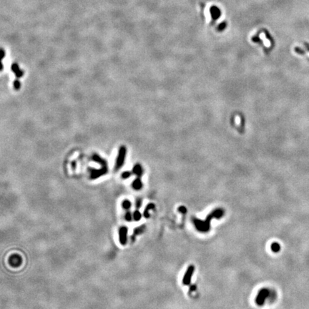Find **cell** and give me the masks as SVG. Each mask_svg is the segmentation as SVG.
Listing matches in <instances>:
<instances>
[{"label": "cell", "instance_id": "obj_2", "mask_svg": "<svg viewBox=\"0 0 309 309\" xmlns=\"http://www.w3.org/2000/svg\"><path fill=\"white\" fill-rule=\"evenodd\" d=\"M126 153H127V148L125 146L120 147L119 149V152H118V155L117 157V160H116L115 166H114L115 170H120L123 167V164L125 163Z\"/></svg>", "mask_w": 309, "mask_h": 309}, {"label": "cell", "instance_id": "obj_1", "mask_svg": "<svg viewBox=\"0 0 309 309\" xmlns=\"http://www.w3.org/2000/svg\"><path fill=\"white\" fill-rule=\"evenodd\" d=\"M223 214H224V212H223L222 210L217 209L213 211V213H211V214L208 216L207 219H206L205 221H202L198 220V219L195 218L193 220L194 224L198 230L201 232H207L210 229V221H211V219H213V217H215V218H220V217L223 215Z\"/></svg>", "mask_w": 309, "mask_h": 309}, {"label": "cell", "instance_id": "obj_11", "mask_svg": "<svg viewBox=\"0 0 309 309\" xmlns=\"http://www.w3.org/2000/svg\"><path fill=\"white\" fill-rule=\"evenodd\" d=\"M145 225H143V226H139V227H137V228H135L134 232H133V235L131 236V241L134 242L135 240V238H136V236H139V235L141 233H142L145 231Z\"/></svg>", "mask_w": 309, "mask_h": 309}, {"label": "cell", "instance_id": "obj_6", "mask_svg": "<svg viewBox=\"0 0 309 309\" xmlns=\"http://www.w3.org/2000/svg\"><path fill=\"white\" fill-rule=\"evenodd\" d=\"M210 12H211V18H212V24H214L215 21L218 20L220 18L221 15V11L220 9L218 8V7H216V6L213 5L212 6L210 9Z\"/></svg>", "mask_w": 309, "mask_h": 309}, {"label": "cell", "instance_id": "obj_10", "mask_svg": "<svg viewBox=\"0 0 309 309\" xmlns=\"http://www.w3.org/2000/svg\"><path fill=\"white\" fill-rule=\"evenodd\" d=\"M92 159L93 161H95V163H97L100 164L101 167H104V166H108V163L105 159H103L100 157L99 154H94L92 156Z\"/></svg>", "mask_w": 309, "mask_h": 309}, {"label": "cell", "instance_id": "obj_16", "mask_svg": "<svg viewBox=\"0 0 309 309\" xmlns=\"http://www.w3.org/2000/svg\"><path fill=\"white\" fill-rule=\"evenodd\" d=\"M271 250L275 253H278V251L280 250V246L278 243H273L271 245Z\"/></svg>", "mask_w": 309, "mask_h": 309}, {"label": "cell", "instance_id": "obj_22", "mask_svg": "<svg viewBox=\"0 0 309 309\" xmlns=\"http://www.w3.org/2000/svg\"><path fill=\"white\" fill-rule=\"evenodd\" d=\"M141 205H142V200L140 198H138L136 200V203H135V207H136L137 209H139L141 207Z\"/></svg>", "mask_w": 309, "mask_h": 309}, {"label": "cell", "instance_id": "obj_17", "mask_svg": "<svg viewBox=\"0 0 309 309\" xmlns=\"http://www.w3.org/2000/svg\"><path fill=\"white\" fill-rule=\"evenodd\" d=\"M227 27V22H221L217 27V30L218 32H223V30H225V29Z\"/></svg>", "mask_w": 309, "mask_h": 309}, {"label": "cell", "instance_id": "obj_14", "mask_svg": "<svg viewBox=\"0 0 309 309\" xmlns=\"http://www.w3.org/2000/svg\"><path fill=\"white\" fill-rule=\"evenodd\" d=\"M154 208H155V206H154V204H152V203L148 204V205L146 206L145 209V211H144V213H143V215H144V217H145V218H148V217H150V213H149V211H150V210L154 209Z\"/></svg>", "mask_w": 309, "mask_h": 309}, {"label": "cell", "instance_id": "obj_20", "mask_svg": "<svg viewBox=\"0 0 309 309\" xmlns=\"http://www.w3.org/2000/svg\"><path fill=\"white\" fill-rule=\"evenodd\" d=\"M14 87L16 90H19L21 87V83L18 79L15 80L14 81Z\"/></svg>", "mask_w": 309, "mask_h": 309}, {"label": "cell", "instance_id": "obj_21", "mask_svg": "<svg viewBox=\"0 0 309 309\" xmlns=\"http://www.w3.org/2000/svg\"><path fill=\"white\" fill-rule=\"evenodd\" d=\"M125 218L126 220L129 221V222H130V221L132 220V218H133V217H132V213H130V211L126 212L125 215Z\"/></svg>", "mask_w": 309, "mask_h": 309}, {"label": "cell", "instance_id": "obj_24", "mask_svg": "<svg viewBox=\"0 0 309 309\" xmlns=\"http://www.w3.org/2000/svg\"><path fill=\"white\" fill-rule=\"evenodd\" d=\"M178 211H180V213H184V214H185V213H186V212H187V209L186 208L184 207V206H181V207H180V208H178Z\"/></svg>", "mask_w": 309, "mask_h": 309}, {"label": "cell", "instance_id": "obj_5", "mask_svg": "<svg viewBox=\"0 0 309 309\" xmlns=\"http://www.w3.org/2000/svg\"><path fill=\"white\" fill-rule=\"evenodd\" d=\"M127 232L128 228L125 226L121 227L119 229V240L123 245H125L127 241Z\"/></svg>", "mask_w": 309, "mask_h": 309}, {"label": "cell", "instance_id": "obj_9", "mask_svg": "<svg viewBox=\"0 0 309 309\" xmlns=\"http://www.w3.org/2000/svg\"><path fill=\"white\" fill-rule=\"evenodd\" d=\"M11 71L15 74V76H16L17 78L22 77V76L24 75V72L20 70V67H19L18 64H17V63H13V64H11Z\"/></svg>", "mask_w": 309, "mask_h": 309}, {"label": "cell", "instance_id": "obj_4", "mask_svg": "<svg viewBox=\"0 0 309 309\" xmlns=\"http://www.w3.org/2000/svg\"><path fill=\"white\" fill-rule=\"evenodd\" d=\"M270 291H269L268 289H261V291H259L258 294L256 298L257 304L259 305V306H262V305L264 304L265 301H266L267 298L270 296Z\"/></svg>", "mask_w": 309, "mask_h": 309}, {"label": "cell", "instance_id": "obj_25", "mask_svg": "<svg viewBox=\"0 0 309 309\" xmlns=\"http://www.w3.org/2000/svg\"><path fill=\"white\" fill-rule=\"evenodd\" d=\"M1 51H2V59H4L5 57V51L4 50V49H2Z\"/></svg>", "mask_w": 309, "mask_h": 309}, {"label": "cell", "instance_id": "obj_26", "mask_svg": "<svg viewBox=\"0 0 309 309\" xmlns=\"http://www.w3.org/2000/svg\"><path fill=\"white\" fill-rule=\"evenodd\" d=\"M72 165V168H73V170H75V168H76V162H74V163L73 162Z\"/></svg>", "mask_w": 309, "mask_h": 309}, {"label": "cell", "instance_id": "obj_19", "mask_svg": "<svg viewBox=\"0 0 309 309\" xmlns=\"http://www.w3.org/2000/svg\"><path fill=\"white\" fill-rule=\"evenodd\" d=\"M132 174H133V172L125 171V172H124V173H122L121 176H122V177H123V179H127V178H129V177L131 176Z\"/></svg>", "mask_w": 309, "mask_h": 309}, {"label": "cell", "instance_id": "obj_23", "mask_svg": "<svg viewBox=\"0 0 309 309\" xmlns=\"http://www.w3.org/2000/svg\"><path fill=\"white\" fill-rule=\"evenodd\" d=\"M295 51L296 52L298 53V54H300V55H303L305 54L304 51H303L302 49H301L300 47H295Z\"/></svg>", "mask_w": 309, "mask_h": 309}, {"label": "cell", "instance_id": "obj_12", "mask_svg": "<svg viewBox=\"0 0 309 309\" xmlns=\"http://www.w3.org/2000/svg\"><path fill=\"white\" fill-rule=\"evenodd\" d=\"M132 172H133V174L136 175L137 177H141V176L143 175V169L140 164L139 163L136 164V165L133 167Z\"/></svg>", "mask_w": 309, "mask_h": 309}, {"label": "cell", "instance_id": "obj_15", "mask_svg": "<svg viewBox=\"0 0 309 309\" xmlns=\"http://www.w3.org/2000/svg\"><path fill=\"white\" fill-rule=\"evenodd\" d=\"M141 217H142V215L140 213V211L137 210V211H135L134 213H133V218L135 221H139L141 219Z\"/></svg>", "mask_w": 309, "mask_h": 309}, {"label": "cell", "instance_id": "obj_8", "mask_svg": "<svg viewBox=\"0 0 309 309\" xmlns=\"http://www.w3.org/2000/svg\"><path fill=\"white\" fill-rule=\"evenodd\" d=\"M22 259L20 255L14 254L9 258V263L11 266L13 267H18L22 264Z\"/></svg>", "mask_w": 309, "mask_h": 309}, {"label": "cell", "instance_id": "obj_27", "mask_svg": "<svg viewBox=\"0 0 309 309\" xmlns=\"http://www.w3.org/2000/svg\"><path fill=\"white\" fill-rule=\"evenodd\" d=\"M305 45H306V47H307V48H308V50H309V45H308V44H307V43H305Z\"/></svg>", "mask_w": 309, "mask_h": 309}, {"label": "cell", "instance_id": "obj_7", "mask_svg": "<svg viewBox=\"0 0 309 309\" xmlns=\"http://www.w3.org/2000/svg\"><path fill=\"white\" fill-rule=\"evenodd\" d=\"M194 266H190L188 267V270H187V271L186 273V274H185V276L184 278H183V283L185 284V285H189V284L190 283V280H191V278H192V273H193L194 272Z\"/></svg>", "mask_w": 309, "mask_h": 309}, {"label": "cell", "instance_id": "obj_18", "mask_svg": "<svg viewBox=\"0 0 309 309\" xmlns=\"http://www.w3.org/2000/svg\"><path fill=\"white\" fill-rule=\"evenodd\" d=\"M123 207L124 209L129 210L130 208V207H131L130 201V200H124L123 203Z\"/></svg>", "mask_w": 309, "mask_h": 309}, {"label": "cell", "instance_id": "obj_13", "mask_svg": "<svg viewBox=\"0 0 309 309\" xmlns=\"http://www.w3.org/2000/svg\"><path fill=\"white\" fill-rule=\"evenodd\" d=\"M132 187L135 190H140L142 188V183L140 180V177H137V178L133 181V184H132Z\"/></svg>", "mask_w": 309, "mask_h": 309}, {"label": "cell", "instance_id": "obj_3", "mask_svg": "<svg viewBox=\"0 0 309 309\" xmlns=\"http://www.w3.org/2000/svg\"><path fill=\"white\" fill-rule=\"evenodd\" d=\"M88 170L90 174V179L95 180L99 177L102 176V175H106L108 172V166H104L102 167L100 169H95V168H89Z\"/></svg>", "mask_w": 309, "mask_h": 309}]
</instances>
